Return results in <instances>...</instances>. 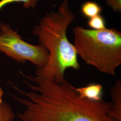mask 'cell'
<instances>
[{
	"label": "cell",
	"mask_w": 121,
	"mask_h": 121,
	"mask_svg": "<svg viewBox=\"0 0 121 121\" xmlns=\"http://www.w3.org/2000/svg\"><path fill=\"white\" fill-rule=\"evenodd\" d=\"M29 91L13 83V88L26 98L13 95L25 109L17 114L21 121H117L109 115L111 102L80 97L76 87L65 79L58 83L22 73Z\"/></svg>",
	"instance_id": "1"
},
{
	"label": "cell",
	"mask_w": 121,
	"mask_h": 121,
	"mask_svg": "<svg viewBox=\"0 0 121 121\" xmlns=\"http://www.w3.org/2000/svg\"><path fill=\"white\" fill-rule=\"evenodd\" d=\"M75 19L68 0H63L57 10L46 13L34 27L32 32L38 37L39 44L49 53L47 62L36 69L35 76L60 83L65 80L67 69H79L75 48L66 34L68 27Z\"/></svg>",
	"instance_id": "2"
},
{
	"label": "cell",
	"mask_w": 121,
	"mask_h": 121,
	"mask_svg": "<svg viewBox=\"0 0 121 121\" xmlns=\"http://www.w3.org/2000/svg\"><path fill=\"white\" fill-rule=\"evenodd\" d=\"M73 32L77 55L100 72L114 75L121 64V31L113 28L95 30L78 26Z\"/></svg>",
	"instance_id": "3"
},
{
	"label": "cell",
	"mask_w": 121,
	"mask_h": 121,
	"mask_svg": "<svg viewBox=\"0 0 121 121\" xmlns=\"http://www.w3.org/2000/svg\"><path fill=\"white\" fill-rule=\"evenodd\" d=\"M0 52L18 62H30L37 69L44 66L49 57L46 48L27 43L17 30L4 23H0Z\"/></svg>",
	"instance_id": "4"
},
{
	"label": "cell",
	"mask_w": 121,
	"mask_h": 121,
	"mask_svg": "<svg viewBox=\"0 0 121 121\" xmlns=\"http://www.w3.org/2000/svg\"><path fill=\"white\" fill-rule=\"evenodd\" d=\"M80 97L93 101H99L102 99L103 86L98 83H92L86 86L76 88Z\"/></svg>",
	"instance_id": "5"
},
{
	"label": "cell",
	"mask_w": 121,
	"mask_h": 121,
	"mask_svg": "<svg viewBox=\"0 0 121 121\" xmlns=\"http://www.w3.org/2000/svg\"><path fill=\"white\" fill-rule=\"evenodd\" d=\"M112 107L109 115L117 121H121V82L117 80L111 89Z\"/></svg>",
	"instance_id": "6"
},
{
	"label": "cell",
	"mask_w": 121,
	"mask_h": 121,
	"mask_svg": "<svg viewBox=\"0 0 121 121\" xmlns=\"http://www.w3.org/2000/svg\"><path fill=\"white\" fill-rule=\"evenodd\" d=\"M81 11L84 17L89 19L100 15L102 11V8L97 2L87 1L83 3Z\"/></svg>",
	"instance_id": "7"
},
{
	"label": "cell",
	"mask_w": 121,
	"mask_h": 121,
	"mask_svg": "<svg viewBox=\"0 0 121 121\" xmlns=\"http://www.w3.org/2000/svg\"><path fill=\"white\" fill-rule=\"evenodd\" d=\"M14 117V113L10 105L4 102L0 105V121H13Z\"/></svg>",
	"instance_id": "8"
},
{
	"label": "cell",
	"mask_w": 121,
	"mask_h": 121,
	"mask_svg": "<svg viewBox=\"0 0 121 121\" xmlns=\"http://www.w3.org/2000/svg\"><path fill=\"white\" fill-rule=\"evenodd\" d=\"M87 25L91 29L95 30H102L106 28L105 18L100 15L89 18Z\"/></svg>",
	"instance_id": "9"
},
{
	"label": "cell",
	"mask_w": 121,
	"mask_h": 121,
	"mask_svg": "<svg viewBox=\"0 0 121 121\" xmlns=\"http://www.w3.org/2000/svg\"><path fill=\"white\" fill-rule=\"evenodd\" d=\"M39 0H0V10L7 4L13 2H22L25 8H34Z\"/></svg>",
	"instance_id": "10"
},
{
	"label": "cell",
	"mask_w": 121,
	"mask_h": 121,
	"mask_svg": "<svg viewBox=\"0 0 121 121\" xmlns=\"http://www.w3.org/2000/svg\"><path fill=\"white\" fill-rule=\"evenodd\" d=\"M106 4L113 11L121 12V0H106Z\"/></svg>",
	"instance_id": "11"
},
{
	"label": "cell",
	"mask_w": 121,
	"mask_h": 121,
	"mask_svg": "<svg viewBox=\"0 0 121 121\" xmlns=\"http://www.w3.org/2000/svg\"><path fill=\"white\" fill-rule=\"evenodd\" d=\"M4 95V92L0 86V105L2 104L4 101H3V96Z\"/></svg>",
	"instance_id": "12"
}]
</instances>
